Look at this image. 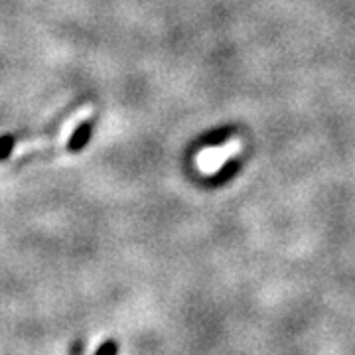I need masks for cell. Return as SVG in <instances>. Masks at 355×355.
Masks as SVG:
<instances>
[{"label":"cell","instance_id":"cell-1","mask_svg":"<svg viewBox=\"0 0 355 355\" xmlns=\"http://www.w3.org/2000/svg\"><path fill=\"white\" fill-rule=\"evenodd\" d=\"M91 135H93V123H91V121L79 123L76 127V130L71 132L69 140H67V153H81V150L87 146L89 140H91Z\"/></svg>","mask_w":355,"mask_h":355},{"label":"cell","instance_id":"cell-4","mask_svg":"<svg viewBox=\"0 0 355 355\" xmlns=\"http://www.w3.org/2000/svg\"><path fill=\"white\" fill-rule=\"evenodd\" d=\"M119 354V343L114 340H105V342L97 347L95 355H116Z\"/></svg>","mask_w":355,"mask_h":355},{"label":"cell","instance_id":"cell-5","mask_svg":"<svg viewBox=\"0 0 355 355\" xmlns=\"http://www.w3.org/2000/svg\"><path fill=\"white\" fill-rule=\"evenodd\" d=\"M2 142H4V150H2V160H8L10 158V154H12V148H14V144H16V139H14L12 135H4L2 137Z\"/></svg>","mask_w":355,"mask_h":355},{"label":"cell","instance_id":"cell-2","mask_svg":"<svg viewBox=\"0 0 355 355\" xmlns=\"http://www.w3.org/2000/svg\"><path fill=\"white\" fill-rule=\"evenodd\" d=\"M243 166V160L241 158H231V160H227L225 164L221 166L219 170H217L214 176L209 178L207 182L211 184V186H223V184H227V182H231L233 178L239 174V170H241Z\"/></svg>","mask_w":355,"mask_h":355},{"label":"cell","instance_id":"cell-3","mask_svg":"<svg viewBox=\"0 0 355 355\" xmlns=\"http://www.w3.org/2000/svg\"><path fill=\"white\" fill-rule=\"evenodd\" d=\"M235 135V127H221L216 128V130H211V132H207V135H203L198 139V148H211V146H221V144H225L231 137Z\"/></svg>","mask_w":355,"mask_h":355},{"label":"cell","instance_id":"cell-6","mask_svg":"<svg viewBox=\"0 0 355 355\" xmlns=\"http://www.w3.org/2000/svg\"><path fill=\"white\" fill-rule=\"evenodd\" d=\"M69 355H83V342H76L71 345V352Z\"/></svg>","mask_w":355,"mask_h":355}]
</instances>
